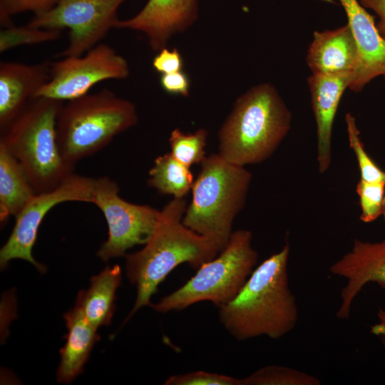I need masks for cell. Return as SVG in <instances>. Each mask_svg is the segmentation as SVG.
Here are the masks:
<instances>
[{
    "mask_svg": "<svg viewBox=\"0 0 385 385\" xmlns=\"http://www.w3.org/2000/svg\"><path fill=\"white\" fill-rule=\"evenodd\" d=\"M292 113L271 84L255 86L235 102L219 134L218 155L236 165L268 159L291 129Z\"/></svg>",
    "mask_w": 385,
    "mask_h": 385,
    "instance_id": "cell-3",
    "label": "cell"
},
{
    "mask_svg": "<svg viewBox=\"0 0 385 385\" xmlns=\"http://www.w3.org/2000/svg\"><path fill=\"white\" fill-rule=\"evenodd\" d=\"M63 101L34 98L23 112L0 133V144L26 171L36 193L57 188L73 173L57 143L56 123Z\"/></svg>",
    "mask_w": 385,
    "mask_h": 385,
    "instance_id": "cell-4",
    "label": "cell"
},
{
    "mask_svg": "<svg viewBox=\"0 0 385 385\" xmlns=\"http://www.w3.org/2000/svg\"><path fill=\"white\" fill-rule=\"evenodd\" d=\"M167 385H241L240 379L205 371L176 374L168 378Z\"/></svg>",
    "mask_w": 385,
    "mask_h": 385,
    "instance_id": "cell-28",
    "label": "cell"
},
{
    "mask_svg": "<svg viewBox=\"0 0 385 385\" xmlns=\"http://www.w3.org/2000/svg\"><path fill=\"white\" fill-rule=\"evenodd\" d=\"M366 9L372 10L379 17L376 29L385 41V0H359Z\"/></svg>",
    "mask_w": 385,
    "mask_h": 385,
    "instance_id": "cell-31",
    "label": "cell"
},
{
    "mask_svg": "<svg viewBox=\"0 0 385 385\" xmlns=\"http://www.w3.org/2000/svg\"><path fill=\"white\" fill-rule=\"evenodd\" d=\"M61 30L14 24L4 27L0 32V52L24 45H34L56 41L61 37Z\"/></svg>",
    "mask_w": 385,
    "mask_h": 385,
    "instance_id": "cell-24",
    "label": "cell"
},
{
    "mask_svg": "<svg viewBox=\"0 0 385 385\" xmlns=\"http://www.w3.org/2000/svg\"><path fill=\"white\" fill-rule=\"evenodd\" d=\"M186 208L183 198L174 197L160 210L155 230L144 247L125 256L126 276L136 287L137 295L123 324L143 307H150V298L159 284L179 265L188 263L198 269L222 251L215 241L183 223Z\"/></svg>",
    "mask_w": 385,
    "mask_h": 385,
    "instance_id": "cell-2",
    "label": "cell"
},
{
    "mask_svg": "<svg viewBox=\"0 0 385 385\" xmlns=\"http://www.w3.org/2000/svg\"><path fill=\"white\" fill-rule=\"evenodd\" d=\"M158 52L153 60V67L157 72L165 74L182 71L183 58L177 48L165 47Z\"/></svg>",
    "mask_w": 385,
    "mask_h": 385,
    "instance_id": "cell-29",
    "label": "cell"
},
{
    "mask_svg": "<svg viewBox=\"0 0 385 385\" xmlns=\"http://www.w3.org/2000/svg\"><path fill=\"white\" fill-rule=\"evenodd\" d=\"M289 253L286 240L279 252L253 270L232 300L219 307L221 324L236 339H279L297 325L298 307L287 273Z\"/></svg>",
    "mask_w": 385,
    "mask_h": 385,
    "instance_id": "cell-1",
    "label": "cell"
},
{
    "mask_svg": "<svg viewBox=\"0 0 385 385\" xmlns=\"http://www.w3.org/2000/svg\"><path fill=\"white\" fill-rule=\"evenodd\" d=\"M129 74L126 59L109 45L100 43L81 56L50 61V79L36 98L71 101L103 81L124 79Z\"/></svg>",
    "mask_w": 385,
    "mask_h": 385,
    "instance_id": "cell-10",
    "label": "cell"
},
{
    "mask_svg": "<svg viewBox=\"0 0 385 385\" xmlns=\"http://www.w3.org/2000/svg\"><path fill=\"white\" fill-rule=\"evenodd\" d=\"M127 0H59L50 10L34 16L29 25L68 30L67 46L56 58L79 56L101 43L114 29L117 11Z\"/></svg>",
    "mask_w": 385,
    "mask_h": 385,
    "instance_id": "cell-9",
    "label": "cell"
},
{
    "mask_svg": "<svg viewBox=\"0 0 385 385\" xmlns=\"http://www.w3.org/2000/svg\"><path fill=\"white\" fill-rule=\"evenodd\" d=\"M22 165L0 144V221L16 217L36 195Z\"/></svg>",
    "mask_w": 385,
    "mask_h": 385,
    "instance_id": "cell-20",
    "label": "cell"
},
{
    "mask_svg": "<svg viewBox=\"0 0 385 385\" xmlns=\"http://www.w3.org/2000/svg\"><path fill=\"white\" fill-rule=\"evenodd\" d=\"M160 84L168 93L188 96L190 90V78L183 71L161 74Z\"/></svg>",
    "mask_w": 385,
    "mask_h": 385,
    "instance_id": "cell-30",
    "label": "cell"
},
{
    "mask_svg": "<svg viewBox=\"0 0 385 385\" xmlns=\"http://www.w3.org/2000/svg\"><path fill=\"white\" fill-rule=\"evenodd\" d=\"M359 58L356 40L346 24L332 30L314 31L306 61L312 73H351L353 76Z\"/></svg>",
    "mask_w": 385,
    "mask_h": 385,
    "instance_id": "cell-17",
    "label": "cell"
},
{
    "mask_svg": "<svg viewBox=\"0 0 385 385\" xmlns=\"http://www.w3.org/2000/svg\"><path fill=\"white\" fill-rule=\"evenodd\" d=\"M95 178L74 173L52 190L36 193L15 217L7 241L0 250V265L4 269L14 259L25 260L43 273L46 267L32 254L38 228L46 214L56 205L68 201L91 202Z\"/></svg>",
    "mask_w": 385,
    "mask_h": 385,
    "instance_id": "cell-11",
    "label": "cell"
},
{
    "mask_svg": "<svg viewBox=\"0 0 385 385\" xmlns=\"http://www.w3.org/2000/svg\"><path fill=\"white\" fill-rule=\"evenodd\" d=\"M138 120L135 106L103 88L61 107L56 133L59 151L71 165L105 148Z\"/></svg>",
    "mask_w": 385,
    "mask_h": 385,
    "instance_id": "cell-5",
    "label": "cell"
},
{
    "mask_svg": "<svg viewBox=\"0 0 385 385\" xmlns=\"http://www.w3.org/2000/svg\"><path fill=\"white\" fill-rule=\"evenodd\" d=\"M63 317L68 331L66 343L60 350L56 379L59 383H69L82 372L100 337L98 329L86 319L77 307L70 309Z\"/></svg>",
    "mask_w": 385,
    "mask_h": 385,
    "instance_id": "cell-18",
    "label": "cell"
},
{
    "mask_svg": "<svg viewBox=\"0 0 385 385\" xmlns=\"http://www.w3.org/2000/svg\"><path fill=\"white\" fill-rule=\"evenodd\" d=\"M207 133L201 128L194 133H184L174 129L169 138L171 155L188 167L201 163L205 158Z\"/></svg>",
    "mask_w": 385,
    "mask_h": 385,
    "instance_id": "cell-23",
    "label": "cell"
},
{
    "mask_svg": "<svg viewBox=\"0 0 385 385\" xmlns=\"http://www.w3.org/2000/svg\"><path fill=\"white\" fill-rule=\"evenodd\" d=\"M247 230L232 232L220 255L202 264L178 289L150 305L156 312L180 311L201 302L220 307L232 300L252 272L258 255Z\"/></svg>",
    "mask_w": 385,
    "mask_h": 385,
    "instance_id": "cell-7",
    "label": "cell"
},
{
    "mask_svg": "<svg viewBox=\"0 0 385 385\" xmlns=\"http://www.w3.org/2000/svg\"><path fill=\"white\" fill-rule=\"evenodd\" d=\"M384 182H367L359 180L356 185V193L361 207L360 220L371 222L383 213L384 198Z\"/></svg>",
    "mask_w": 385,
    "mask_h": 385,
    "instance_id": "cell-26",
    "label": "cell"
},
{
    "mask_svg": "<svg viewBox=\"0 0 385 385\" xmlns=\"http://www.w3.org/2000/svg\"><path fill=\"white\" fill-rule=\"evenodd\" d=\"M382 215H384V218H385V196H384V203H383V213H382Z\"/></svg>",
    "mask_w": 385,
    "mask_h": 385,
    "instance_id": "cell-33",
    "label": "cell"
},
{
    "mask_svg": "<svg viewBox=\"0 0 385 385\" xmlns=\"http://www.w3.org/2000/svg\"><path fill=\"white\" fill-rule=\"evenodd\" d=\"M91 203L103 212L108 233L97 251L103 262L126 255L128 250L145 245L150 238L160 210L128 202L119 195L118 183L108 176L95 178Z\"/></svg>",
    "mask_w": 385,
    "mask_h": 385,
    "instance_id": "cell-8",
    "label": "cell"
},
{
    "mask_svg": "<svg viewBox=\"0 0 385 385\" xmlns=\"http://www.w3.org/2000/svg\"><path fill=\"white\" fill-rule=\"evenodd\" d=\"M352 74H314L307 78L311 103L317 126L318 170L326 173L332 163V137L337 109Z\"/></svg>",
    "mask_w": 385,
    "mask_h": 385,
    "instance_id": "cell-16",
    "label": "cell"
},
{
    "mask_svg": "<svg viewBox=\"0 0 385 385\" xmlns=\"http://www.w3.org/2000/svg\"><path fill=\"white\" fill-rule=\"evenodd\" d=\"M50 79V61L0 63V133L23 112Z\"/></svg>",
    "mask_w": 385,
    "mask_h": 385,
    "instance_id": "cell-15",
    "label": "cell"
},
{
    "mask_svg": "<svg viewBox=\"0 0 385 385\" xmlns=\"http://www.w3.org/2000/svg\"><path fill=\"white\" fill-rule=\"evenodd\" d=\"M319 1H324V2H329V3H333L334 2V0H319Z\"/></svg>",
    "mask_w": 385,
    "mask_h": 385,
    "instance_id": "cell-34",
    "label": "cell"
},
{
    "mask_svg": "<svg viewBox=\"0 0 385 385\" xmlns=\"http://www.w3.org/2000/svg\"><path fill=\"white\" fill-rule=\"evenodd\" d=\"M241 385H319L320 380L290 367L269 365L240 379Z\"/></svg>",
    "mask_w": 385,
    "mask_h": 385,
    "instance_id": "cell-22",
    "label": "cell"
},
{
    "mask_svg": "<svg viewBox=\"0 0 385 385\" xmlns=\"http://www.w3.org/2000/svg\"><path fill=\"white\" fill-rule=\"evenodd\" d=\"M330 272L345 280L336 314L348 319L353 302L369 282L385 287V240L370 242L355 240L351 248L329 267Z\"/></svg>",
    "mask_w": 385,
    "mask_h": 385,
    "instance_id": "cell-12",
    "label": "cell"
},
{
    "mask_svg": "<svg viewBox=\"0 0 385 385\" xmlns=\"http://www.w3.org/2000/svg\"><path fill=\"white\" fill-rule=\"evenodd\" d=\"M199 0H148L133 17L118 19L114 29L143 34L150 48L159 51L175 34L191 26L198 14Z\"/></svg>",
    "mask_w": 385,
    "mask_h": 385,
    "instance_id": "cell-13",
    "label": "cell"
},
{
    "mask_svg": "<svg viewBox=\"0 0 385 385\" xmlns=\"http://www.w3.org/2000/svg\"><path fill=\"white\" fill-rule=\"evenodd\" d=\"M378 321L371 327L370 332L376 336L385 349V310L379 308L377 312Z\"/></svg>",
    "mask_w": 385,
    "mask_h": 385,
    "instance_id": "cell-32",
    "label": "cell"
},
{
    "mask_svg": "<svg viewBox=\"0 0 385 385\" xmlns=\"http://www.w3.org/2000/svg\"><path fill=\"white\" fill-rule=\"evenodd\" d=\"M59 0H0V25L3 28L13 24L11 18L18 14L29 11L34 16L51 9Z\"/></svg>",
    "mask_w": 385,
    "mask_h": 385,
    "instance_id": "cell-27",
    "label": "cell"
},
{
    "mask_svg": "<svg viewBox=\"0 0 385 385\" xmlns=\"http://www.w3.org/2000/svg\"><path fill=\"white\" fill-rule=\"evenodd\" d=\"M200 165L192 187V201L182 222L222 250L232 232L234 220L245 205L252 173L218 153L206 156Z\"/></svg>",
    "mask_w": 385,
    "mask_h": 385,
    "instance_id": "cell-6",
    "label": "cell"
},
{
    "mask_svg": "<svg viewBox=\"0 0 385 385\" xmlns=\"http://www.w3.org/2000/svg\"><path fill=\"white\" fill-rule=\"evenodd\" d=\"M122 279L118 265L106 266L91 279L89 287L78 292L76 307L96 328L110 324L115 309V295Z\"/></svg>",
    "mask_w": 385,
    "mask_h": 385,
    "instance_id": "cell-19",
    "label": "cell"
},
{
    "mask_svg": "<svg viewBox=\"0 0 385 385\" xmlns=\"http://www.w3.org/2000/svg\"><path fill=\"white\" fill-rule=\"evenodd\" d=\"M343 7L359 50V63L349 89L359 93L374 78L385 81V41L373 16L359 0H338Z\"/></svg>",
    "mask_w": 385,
    "mask_h": 385,
    "instance_id": "cell-14",
    "label": "cell"
},
{
    "mask_svg": "<svg viewBox=\"0 0 385 385\" xmlns=\"http://www.w3.org/2000/svg\"><path fill=\"white\" fill-rule=\"evenodd\" d=\"M148 184L163 195L183 198L194 183L190 167L176 160L170 153L157 157L149 170Z\"/></svg>",
    "mask_w": 385,
    "mask_h": 385,
    "instance_id": "cell-21",
    "label": "cell"
},
{
    "mask_svg": "<svg viewBox=\"0 0 385 385\" xmlns=\"http://www.w3.org/2000/svg\"><path fill=\"white\" fill-rule=\"evenodd\" d=\"M345 122L349 146L354 151L357 160L360 179L367 182L385 183V171L378 167L364 149L355 117L350 113H347L345 115Z\"/></svg>",
    "mask_w": 385,
    "mask_h": 385,
    "instance_id": "cell-25",
    "label": "cell"
}]
</instances>
